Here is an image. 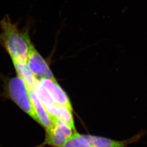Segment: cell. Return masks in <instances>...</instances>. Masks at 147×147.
I'll return each instance as SVG.
<instances>
[{
  "label": "cell",
  "instance_id": "cell-3",
  "mask_svg": "<svg viewBox=\"0 0 147 147\" xmlns=\"http://www.w3.org/2000/svg\"><path fill=\"white\" fill-rule=\"evenodd\" d=\"M75 132L68 125L55 119L52 121L51 126L46 129L44 144L53 147H61Z\"/></svg>",
  "mask_w": 147,
  "mask_h": 147
},
{
  "label": "cell",
  "instance_id": "cell-9",
  "mask_svg": "<svg viewBox=\"0 0 147 147\" xmlns=\"http://www.w3.org/2000/svg\"><path fill=\"white\" fill-rule=\"evenodd\" d=\"M18 76L20 77L26 84L28 89H34L39 80L34 76L26 62H12Z\"/></svg>",
  "mask_w": 147,
  "mask_h": 147
},
{
  "label": "cell",
  "instance_id": "cell-2",
  "mask_svg": "<svg viewBox=\"0 0 147 147\" xmlns=\"http://www.w3.org/2000/svg\"><path fill=\"white\" fill-rule=\"evenodd\" d=\"M3 95L13 101L21 110L39 123L30 96L29 90L25 82L16 75L3 80Z\"/></svg>",
  "mask_w": 147,
  "mask_h": 147
},
{
  "label": "cell",
  "instance_id": "cell-5",
  "mask_svg": "<svg viewBox=\"0 0 147 147\" xmlns=\"http://www.w3.org/2000/svg\"><path fill=\"white\" fill-rule=\"evenodd\" d=\"M39 80L47 90L56 104L65 106L73 111V107L68 96L58 84L56 79H42Z\"/></svg>",
  "mask_w": 147,
  "mask_h": 147
},
{
  "label": "cell",
  "instance_id": "cell-6",
  "mask_svg": "<svg viewBox=\"0 0 147 147\" xmlns=\"http://www.w3.org/2000/svg\"><path fill=\"white\" fill-rule=\"evenodd\" d=\"M83 136L94 147H127L132 142L136 141L140 138L137 135L125 141H116L104 137L90 135H83Z\"/></svg>",
  "mask_w": 147,
  "mask_h": 147
},
{
  "label": "cell",
  "instance_id": "cell-4",
  "mask_svg": "<svg viewBox=\"0 0 147 147\" xmlns=\"http://www.w3.org/2000/svg\"><path fill=\"white\" fill-rule=\"evenodd\" d=\"M27 66L38 80L56 79L50 67L32 43L26 59Z\"/></svg>",
  "mask_w": 147,
  "mask_h": 147
},
{
  "label": "cell",
  "instance_id": "cell-11",
  "mask_svg": "<svg viewBox=\"0 0 147 147\" xmlns=\"http://www.w3.org/2000/svg\"><path fill=\"white\" fill-rule=\"evenodd\" d=\"M60 147H94L83 136L76 131L72 136Z\"/></svg>",
  "mask_w": 147,
  "mask_h": 147
},
{
  "label": "cell",
  "instance_id": "cell-1",
  "mask_svg": "<svg viewBox=\"0 0 147 147\" xmlns=\"http://www.w3.org/2000/svg\"><path fill=\"white\" fill-rule=\"evenodd\" d=\"M31 44L27 32L20 30L8 15L0 21V45L8 54L11 62H26Z\"/></svg>",
  "mask_w": 147,
  "mask_h": 147
},
{
  "label": "cell",
  "instance_id": "cell-10",
  "mask_svg": "<svg viewBox=\"0 0 147 147\" xmlns=\"http://www.w3.org/2000/svg\"><path fill=\"white\" fill-rule=\"evenodd\" d=\"M34 90L39 100H40V101L44 106L46 110L55 104L51 97L49 94L47 90L44 87L39 80Z\"/></svg>",
  "mask_w": 147,
  "mask_h": 147
},
{
  "label": "cell",
  "instance_id": "cell-7",
  "mask_svg": "<svg viewBox=\"0 0 147 147\" xmlns=\"http://www.w3.org/2000/svg\"><path fill=\"white\" fill-rule=\"evenodd\" d=\"M32 104L37 115L39 123L43 126L45 130L52 125L51 117L46 110L42 102L39 100L33 89H28Z\"/></svg>",
  "mask_w": 147,
  "mask_h": 147
},
{
  "label": "cell",
  "instance_id": "cell-8",
  "mask_svg": "<svg viewBox=\"0 0 147 147\" xmlns=\"http://www.w3.org/2000/svg\"><path fill=\"white\" fill-rule=\"evenodd\" d=\"M46 110L51 117V121L53 118H56L59 121L68 125L75 130L72 112L65 106L54 104Z\"/></svg>",
  "mask_w": 147,
  "mask_h": 147
}]
</instances>
